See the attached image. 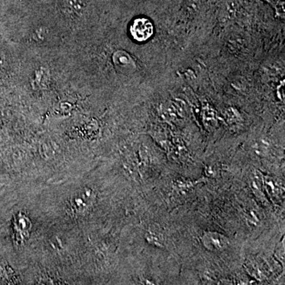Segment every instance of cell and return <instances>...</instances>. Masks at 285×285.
I'll list each match as a JSON object with an SVG mask.
<instances>
[{
	"label": "cell",
	"mask_w": 285,
	"mask_h": 285,
	"mask_svg": "<svg viewBox=\"0 0 285 285\" xmlns=\"http://www.w3.org/2000/svg\"><path fill=\"white\" fill-rule=\"evenodd\" d=\"M201 243L204 248L210 251H223L229 246V239L223 234L207 232L202 235Z\"/></svg>",
	"instance_id": "obj_1"
},
{
	"label": "cell",
	"mask_w": 285,
	"mask_h": 285,
	"mask_svg": "<svg viewBox=\"0 0 285 285\" xmlns=\"http://www.w3.org/2000/svg\"><path fill=\"white\" fill-rule=\"evenodd\" d=\"M131 36L137 41H145L152 37L153 26L149 19H137L130 28Z\"/></svg>",
	"instance_id": "obj_2"
},
{
	"label": "cell",
	"mask_w": 285,
	"mask_h": 285,
	"mask_svg": "<svg viewBox=\"0 0 285 285\" xmlns=\"http://www.w3.org/2000/svg\"><path fill=\"white\" fill-rule=\"evenodd\" d=\"M264 189L272 200H277L283 193V185L280 180L273 177L263 176Z\"/></svg>",
	"instance_id": "obj_3"
},
{
	"label": "cell",
	"mask_w": 285,
	"mask_h": 285,
	"mask_svg": "<svg viewBox=\"0 0 285 285\" xmlns=\"http://www.w3.org/2000/svg\"><path fill=\"white\" fill-rule=\"evenodd\" d=\"M145 239L149 244L158 248H163L165 246V237L162 229L158 224H152L147 231Z\"/></svg>",
	"instance_id": "obj_4"
},
{
	"label": "cell",
	"mask_w": 285,
	"mask_h": 285,
	"mask_svg": "<svg viewBox=\"0 0 285 285\" xmlns=\"http://www.w3.org/2000/svg\"><path fill=\"white\" fill-rule=\"evenodd\" d=\"M196 183V182H192L190 181H188V180H178L174 185L179 191H188L193 187Z\"/></svg>",
	"instance_id": "obj_5"
},
{
	"label": "cell",
	"mask_w": 285,
	"mask_h": 285,
	"mask_svg": "<svg viewBox=\"0 0 285 285\" xmlns=\"http://www.w3.org/2000/svg\"><path fill=\"white\" fill-rule=\"evenodd\" d=\"M275 256L279 261H283V262L284 261V243H283H283H280L277 246V248L276 249Z\"/></svg>",
	"instance_id": "obj_6"
}]
</instances>
